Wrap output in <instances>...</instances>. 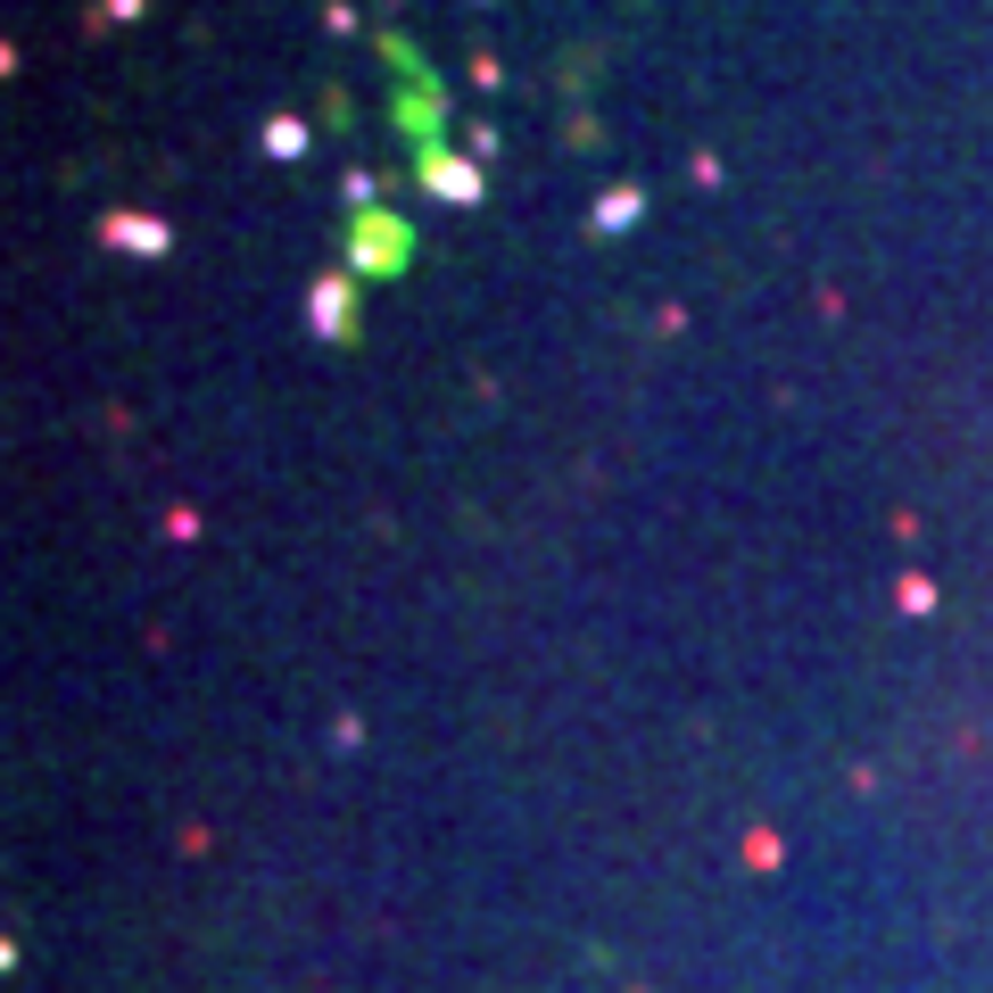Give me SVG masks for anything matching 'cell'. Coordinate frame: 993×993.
I'll return each instance as SVG.
<instances>
[{
  "label": "cell",
  "mask_w": 993,
  "mask_h": 993,
  "mask_svg": "<svg viewBox=\"0 0 993 993\" xmlns=\"http://www.w3.org/2000/svg\"><path fill=\"white\" fill-rule=\"evenodd\" d=\"M108 232L125 240V249H166V232H158V224H142V216H116Z\"/></svg>",
  "instance_id": "obj_1"
}]
</instances>
